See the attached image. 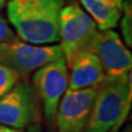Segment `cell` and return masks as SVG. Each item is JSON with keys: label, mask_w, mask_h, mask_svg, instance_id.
Returning <instances> with one entry per match:
<instances>
[{"label": "cell", "mask_w": 132, "mask_h": 132, "mask_svg": "<svg viewBox=\"0 0 132 132\" xmlns=\"http://www.w3.org/2000/svg\"><path fill=\"white\" fill-rule=\"evenodd\" d=\"M65 0H11L7 15L19 37L35 45L59 41L60 15Z\"/></svg>", "instance_id": "cell-1"}, {"label": "cell", "mask_w": 132, "mask_h": 132, "mask_svg": "<svg viewBox=\"0 0 132 132\" xmlns=\"http://www.w3.org/2000/svg\"><path fill=\"white\" fill-rule=\"evenodd\" d=\"M131 76L105 80L97 87L93 107L82 132L117 131L131 102Z\"/></svg>", "instance_id": "cell-2"}, {"label": "cell", "mask_w": 132, "mask_h": 132, "mask_svg": "<svg viewBox=\"0 0 132 132\" xmlns=\"http://www.w3.org/2000/svg\"><path fill=\"white\" fill-rule=\"evenodd\" d=\"M93 19L77 4L64 6L60 15L59 41L67 65L77 53L91 50L98 34Z\"/></svg>", "instance_id": "cell-3"}, {"label": "cell", "mask_w": 132, "mask_h": 132, "mask_svg": "<svg viewBox=\"0 0 132 132\" xmlns=\"http://www.w3.org/2000/svg\"><path fill=\"white\" fill-rule=\"evenodd\" d=\"M64 58L59 44L35 45L19 38L0 44V63L27 76L48 63Z\"/></svg>", "instance_id": "cell-4"}, {"label": "cell", "mask_w": 132, "mask_h": 132, "mask_svg": "<svg viewBox=\"0 0 132 132\" xmlns=\"http://www.w3.org/2000/svg\"><path fill=\"white\" fill-rule=\"evenodd\" d=\"M37 94L32 84L18 81L9 93L0 98V124L23 129L37 122Z\"/></svg>", "instance_id": "cell-5"}, {"label": "cell", "mask_w": 132, "mask_h": 132, "mask_svg": "<svg viewBox=\"0 0 132 132\" xmlns=\"http://www.w3.org/2000/svg\"><path fill=\"white\" fill-rule=\"evenodd\" d=\"M33 87L43 106V113L50 123L56 119L62 97L69 86V68L65 58L48 63L35 71Z\"/></svg>", "instance_id": "cell-6"}, {"label": "cell", "mask_w": 132, "mask_h": 132, "mask_svg": "<svg viewBox=\"0 0 132 132\" xmlns=\"http://www.w3.org/2000/svg\"><path fill=\"white\" fill-rule=\"evenodd\" d=\"M91 50L98 57L106 78L121 79L130 76L131 52L114 30L99 31L91 45Z\"/></svg>", "instance_id": "cell-7"}, {"label": "cell", "mask_w": 132, "mask_h": 132, "mask_svg": "<svg viewBox=\"0 0 132 132\" xmlns=\"http://www.w3.org/2000/svg\"><path fill=\"white\" fill-rule=\"evenodd\" d=\"M97 87L79 90L67 89L56 114L58 132H82L93 107Z\"/></svg>", "instance_id": "cell-8"}, {"label": "cell", "mask_w": 132, "mask_h": 132, "mask_svg": "<svg viewBox=\"0 0 132 132\" xmlns=\"http://www.w3.org/2000/svg\"><path fill=\"white\" fill-rule=\"evenodd\" d=\"M67 66L71 70L68 89L98 87L106 78L104 69L98 57L90 49L77 53Z\"/></svg>", "instance_id": "cell-9"}, {"label": "cell", "mask_w": 132, "mask_h": 132, "mask_svg": "<svg viewBox=\"0 0 132 132\" xmlns=\"http://www.w3.org/2000/svg\"><path fill=\"white\" fill-rule=\"evenodd\" d=\"M100 31L113 29L119 23L124 0H78Z\"/></svg>", "instance_id": "cell-10"}, {"label": "cell", "mask_w": 132, "mask_h": 132, "mask_svg": "<svg viewBox=\"0 0 132 132\" xmlns=\"http://www.w3.org/2000/svg\"><path fill=\"white\" fill-rule=\"evenodd\" d=\"M120 29L124 41L128 46H132V9L131 1H123L122 13L120 17Z\"/></svg>", "instance_id": "cell-11"}, {"label": "cell", "mask_w": 132, "mask_h": 132, "mask_svg": "<svg viewBox=\"0 0 132 132\" xmlns=\"http://www.w3.org/2000/svg\"><path fill=\"white\" fill-rule=\"evenodd\" d=\"M19 78L18 72L0 63V98L13 89Z\"/></svg>", "instance_id": "cell-12"}, {"label": "cell", "mask_w": 132, "mask_h": 132, "mask_svg": "<svg viewBox=\"0 0 132 132\" xmlns=\"http://www.w3.org/2000/svg\"><path fill=\"white\" fill-rule=\"evenodd\" d=\"M16 38L15 32L11 28L9 23L4 17L0 15V44L12 41Z\"/></svg>", "instance_id": "cell-13"}, {"label": "cell", "mask_w": 132, "mask_h": 132, "mask_svg": "<svg viewBox=\"0 0 132 132\" xmlns=\"http://www.w3.org/2000/svg\"><path fill=\"white\" fill-rule=\"evenodd\" d=\"M0 132H24L21 129L14 127H10L7 125H3V124H0Z\"/></svg>", "instance_id": "cell-14"}, {"label": "cell", "mask_w": 132, "mask_h": 132, "mask_svg": "<svg viewBox=\"0 0 132 132\" xmlns=\"http://www.w3.org/2000/svg\"><path fill=\"white\" fill-rule=\"evenodd\" d=\"M28 132H41V131H40V129H39V127H38L37 125L33 124V125H30V126H29Z\"/></svg>", "instance_id": "cell-15"}, {"label": "cell", "mask_w": 132, "mask_h": 132, "mask_svg": "<svg viewBox=\"0 0 132 132\" xmlns=\"http://www.w3.org/2000/svg\"><path fill=\"white\" fill-rule=\"evenodd\" d=\"M6 4V0H0V11L3 9Z\"/></svg>", "instance_id": "cell-16"}, {"label": "cell", "mask_w": 132, "mask_h": 132, "mask_svg": "<svg viewBox=\"0 0 132 132\" xmlns=\"http://www.w3.org/2000/svg\"><path fill=\"white\" fill-rule=\"evenodd\" d=\"M123 132H131V130H130V128H126Z\"/></svg>", "instance_id": "cell-17"}]
</instances>
